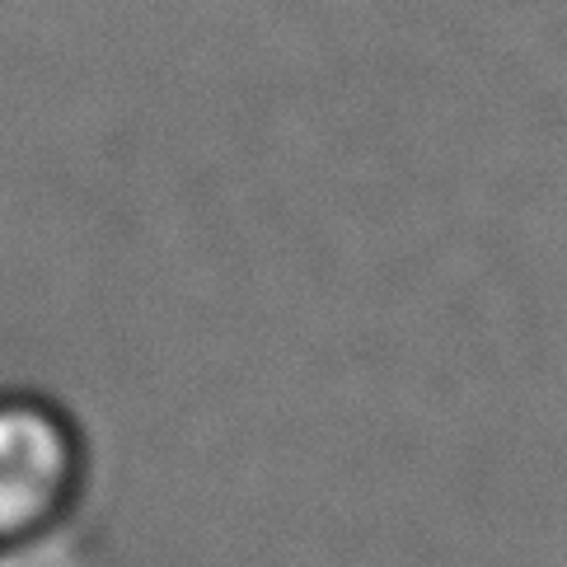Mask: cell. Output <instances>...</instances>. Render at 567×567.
Masks as SVG:
<instances>
[{"instance_id":"1","label":"cell","mask_w":567,"mask_h":567,"mask_svg":"<svg viewBox=\"0 0 567 567\" xmlns=\"http://www.w3.org/2000/svg\"><path fill=\"white\" fill-rule=\"evenodd\" d=\"M85 488V441L62 409L33 394H0V549L62 525Z\"/></svg>"}]
</instances>
